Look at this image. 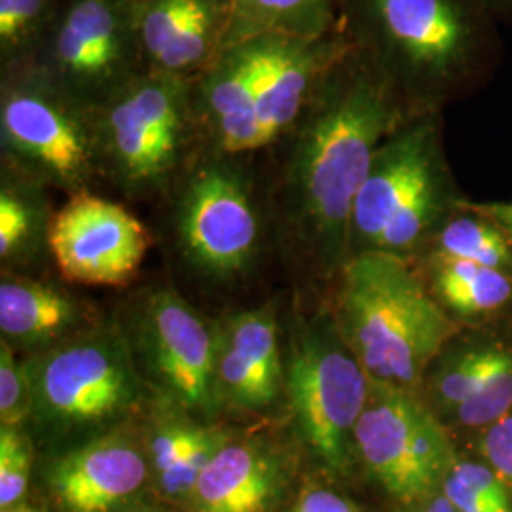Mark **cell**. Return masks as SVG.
I'll use <instances>...</instances> for the list:
<instances>
[{
    "instance_id": "cell-10",
    "label": "cell",
    "mask_w": 512,
    "mask_h": 512,
    "mask_svg": "<svg viewBox=\"0 0 512 512\" xmlns=\"http://www.w3.org/2000/svg\"><path fill=\"white\" fill-rule=\"evenodd\" d=\"M33 416L55 429L99 425L126 416L141 401V382L124 346L86 336L27 363Z\"/></svg>"
},
{
    "instance_id": "cell-6",
    "label": "cell",
    "mask_w": 512,
    "mask_h": 512,
    "mask_svg": "<svg viewBox=\"0 0 512 512\" xmlns=\"http://www.w3.org/2000/svg\"><path fill=\"white\" fill-rule=\"evenodd\" d=\"M0 145L29 175L88 190L101 165L95 112L59 92L33 67L0 76Z\"/></svg>"
},
{
    "instance_id": "cell-29",
    "label": "cell",
    "mask_w": 512,
    "mask_h": 512,
    "mask_svg": "<svg viewBox=\"0 0 512 512\" xmlns=\"http://www.w3.org/2000/svg\"><path fill=\"white\" fill-rule=\"evenodd\" d=\"M33 416V387L27 365H21L2 340L0 346V421L2 427L18 429Z\"/></svg>"
},
{
    "instance_id": "cell-21",
    "label": "cell",
    "mask_w": 512,
    "mask_h": 512,
    "mask_svg": "<svg viewBox=\"0 0 512 512\" xmlns=\"http://www.w3.org/2000/svg\"><path fill=\"white\" fill-rule=\"evenodd\" d=\"M73 300L48 285L33 281H2L0 329L19 344H42L74 323Z\"/></svg>"
},
{
    "instance_id": "cell-3",
    "label": "cell",
    "mask_w": 512,
    "mask_h": 512,
    "mask_svg": "<svg viewBox=\"0 0 512 512\" xmlns=\"http://www.w3.org/2000/svg\"><path fill=\"white\" fill-rule=\"evenodd\" d=\"M336 325L372 385L410 393L458 334L404 256L385 251L349 255Z\"/></svg>"
},
{
    "instance_id": "cell-24",
    "label": "cell",
    "mask_w": 512,
    "mask_h": 512,
    "mask_svg": "<svg viewBox=\"0 0 512 512\" xmlns=\"http://www.w3.org/2000/svg\"><path fill=\"white\" fill-rule=\"evenodd\" d=\"M57 14V0H0L2 73L27 67L35 61Z\"/></svg>"
},
{
    "instance_id": "cell-2",
    "label": "cell",
    "mask_w": 512,
    "mask_h": 512,
    "mask_svg": "<svg viewBox=\"0 0 512 512\" xmlns=\"http://www.w3.org/2000/svg\"><path fill=\"white\" fill-rule=\"evenodd\" d=\"M338 29L412 114L482 92L503 59L501 25L482 0H338Z\"/></svg>"
},
{
    "instance_id": "cell-11",
    "label": "cell",
    "mask_w": 512,
    "mask_h": 512,
    "mask_svg": "<svg viewBox=\"0 0 512 512\" xmlns=\"http://www.w3.org/2000/svg\"><path fill=\"white\" fill-rule=\"evenodd\" d=\"M236 158L211 150L184 179L175 205V230L184 255L213 274L243 270L260 238L251 179Z\"/></svg>"
},
{
    "instance_id": "cell-18",
    "label": "cell",
    "mask_w": 512,
    "mask_h": 512,
    "mask_svg": "<svg viewBox=\"0 0 512 512\" xmlns=\"http://www.w3.org/2000/svg\"><path fill=\"white\" fill-rule=\"evenodd\" d=\"M279 469L274 456L251 442H224L194 490L198 512H266Z\"/></svg>"
},
{
    "instance_id": "cell-38",
    "label": "cell",
    "mask_w": 512,
    "mask_h": 512,
    "mask_svg": "<svg viewBox=\"0 0 512 512\" xmlns=\"http://www.w3.org/2000/svg\"><path fill=\"white\" fill-rule=\"evenodd\" d=\"M6 512V511H4ZM8 512H37L33 511V509H29V507H23V505H19V507H14V509H8Z\"/></svg>"
},
{
    "instance_id": "cell-26",
    "label": "cell",
    "mask_w": 512,
    "mask_h": 512,
    "mask_svg": "<svg viewBox=\"0 0 512 512\" xmlns=\"http://www.w3.org/2000/svg\"><path fill=\"white\" fill-rule=\"evenodd\" d=\"M446 495L459 512H512V492L480 459L456 458L442 482Z\"/></svg>"
},
{
    "instance_id": "cell-23",
    "label": "cell",
    "mask_w": 512,
    "mask_h": 512,
    "mask_svg": "<svg viewBox=\"0 0 512 512\" xmlns=\"http://www.w3.org/2000/svg\"><path fill=\"white\" fill-rule=\"evenodd\" d=\"M431 255L465 260L512 275V241L509 236L461 200L458 209L433 234Z\"/></svg>"
},
{
    "instance_id": "cell-5",
    "label": "cell",
    "mask_w": 512,
    "mask_h": 512,
    "mask_svg": "<svg viewBox=\"0 0 512 512\" xmlns=\"http://www.w3.org/2000/svg\"><path fill=\"white\" fill-rule=\"evenodd\" d=\"M101 165L129 192L169 183L200 133L192 78L145 71L95 112Z\"/></svg>"
},
{
    "instance_id": "cell-28",
    "label": "cell",
    "mask_w": 512,
    "mask_h": 512,
    "mask_svg": "<svg viewBox=\"0 0 512 512\" xmlns=\"http://www.w3.org/2000/svg\"><path fill=\"white\" fill-rule=\"evenodd\" d=\"M224 442L226 440L220 433L209 431V429H198L196 437L181 461L164 475L158 476L162 492L171 499L192 497L205 467L211 463V459Z\"/></svg>"
},
{
    "instance_id": "cell-13",
    "label": "cell",
    "mask_w": 512,
    "mask_h": 512,
    "mask_svg": "<svg viewBox=\"0 0 512 512\" xmlns=\"http://www.w3.org/2000/svg\"><path fill=\"white\" fill-rule=\"evenodd\" d=\"M145 340L152 370L186 410L213 414L220 401L219 338L179 294L160 291L148 300Z\"/></svg>"
},
{
    "instance_id": "cell-8",
    "label": "cell",
    "mask_w": 512,
    "mask_h": 512,
    "mask_svg": "<svg viewBox=\"0 0 512 512\" xmlns=\"http://www.w3.org/2000/svg\"><path fill=\"white\" fill-rule=\"evenodd\" d=\"M370 389L336 321L317 319L294 334L287 365L294 421L311 452L334 471L348 469Z\"/></svg>"
},
{
    "instance_id": "cell-17",
    "label": "cell",
    "mask_w": 512,
    "mask_h": 512,
    "mask_svg": "<svg viewBox=\"0 0 512 512\" xmlns=\"http://www.w3.org/2000/svg\"><path fill=\"white\" fill-rule=\"evenodd\" d=\"M217 382L220 401L243 410H262L275 403L283 368L274 311H245L228 321L219 334Z\"/></svg>"
},
{
    "instance_id": "cell-32",
    "label": "cell",
    "mask_w": 512,
    "mask_h": 512,
    "mask_svg": "<svg viewBox=\"0 0 512 512\" xmlns=\"http://www.w3.org/2000/svg\"><path fill=\"white\" fill-rule=\"evenodd\" d=\"M478 459L484 461L512 492V410L490 427L478 431Z\"/></svg>"
},
{
    "instance_id": "cell-22",
    "label": "cell",
    "mask_w": 512,
    "mask_h": 512,
    "mask_svg": "<svg viewBox=\"0 0 512 512\" xmlns=\"http://www.w3.org/2000/svg\"><path fill=\"white\" fill-rule=\"evenodd\" d=\"M433 294L459 317H486L512 304V275L465 260L431 255Z\"/></svg>"
},
{
    "instance_id": "cell-19",
    "label": "cell",
    "mask_w": 512,
    "mask_h": 512,
    "mask_svg": "<svg viewBox=\"0 0 512 512\" xmlns=\"http://www.w3.org/2000/svg\"><path fill=\"white\" fill-rule=\"evenodd\" d=\"M336 29L338 0H226L220 52L266 35L321 38Z\"/></svg>"
},
{
    "instance_id": "cell-37",
    "label": "cell",
    "mask_w": 512,
    "mask_h": 512,
    "mask_svg": "<svg viewBox=\"0 0 512 512\" xmlns=\"http://www.w3.org/2000/svg\"><path fill=\"white\" fill-rule=\"evenodd\" d=\"M421 511L420 512H459L454 505H452V501L446 497L444 494H435L433 497H429L427 501H423L420 503Z\"/></svg>"
},
{
    "instance_id": "cell-30",
    "label": "cell",
    "mask_w": 512,
    "mask_h": 512,
    "mask_svg": "<svg viewBox=\"0 0 512 512\" xmlns=\"http://www.w3.org/2000/svg\"><path fill=\"white\" fill-rule=\"evenodd\" d=\"M40 209L31 196L8 183L0 192V255H14L37 230Z\"/></svg>"
},
{
    "instance_id": "cell-36",
    "label": "cell",
    "mask_w": 512,
    "mask_h": 512,
    "mask_svg": "<svg viewBox=\"0 0 512 512\" xmlns=\"http://www.w3.org/2000/svg\"><path fill=\"white\" fill-rule=\"evenodd\" d=\"M499 25L512 27V0H482Z\"/></svg>"
},
{
    "instance_id": "cell-31",
    "label": "cell",
    "mask_w": 512,
    "mask_h": 512,
    "mask_svg": "<svg viewBox=\"0 0 512 512\" xmlns=\"http://www.w3.org/2000/svg\"><path fill=\"white\" fill-rule=\"evenodd\" d=\"M31 448L16 429L0 431V507L14 509L29 486Z\"/></svg>"
},
{
    "instance_id": "cell-16",
    "label": "cell",
    "mask_w": 512,
    "mask_h": 512,
    "mask_svg": "<svg viewBox=\"0 0 512 512\" xmlns=\"http://www.w3.org/2000/svg\"><path fill=\"white\" fill-rule=\"evenodd\" d=\"M147 473V459L131 440L107 435L57 459L50 486L71 511L107 512L137 494Z\"/></svg>"
},
{
    "instance_id": "cell-1",
    "label": "cell",
    "mask_w": 512,
    "mask_h": 512,
    "mask_svg": "<svg viewBox=\"0 0 512 512\" xmlns=\"http://www.w3.org/2000/svg\"><path fill=\"white\" fill-rule=\"evenodd\" d=\"M412 116L418 114L404 107L370 59L351 46L281 137L289 141L283 177L287 219L329 264L349 255L353 205L378 148Z\"/></svg>"
},
{
    "instance_id": "cell-14",
    "label": "cell",
    "mask_w": 512,
    "mask_h": 512,
    "mask_svg": "<svg viewBox=\"0 0 512 512\" xmlns=\"http://www.w3.org/2000/svg\"><path fill=\"white\" fill-rule=\"evenodd\" d=\"M351 48L340 29L321 38L258 37L256 122L260 148L275 145L310 103L330 67Z\"/></svg>"
},
{
    "instance_id": "cell-25",
    "label": "cell",
    "mask_w": 512,
    "mask_h": 512,
    "mask_svg": "<svg viewBox=\"0 0 512 512\" xmlns=\"http://www.w3.org/2000/svg\"><path fill=\"white\" fill-rule=\"evenodd\" d=\"M211 0H135L137 35L147 71H158L190 21Z\"/></svg>"
},
{
    "instance_id": "cell-15",
    "label": "cell",
    "mask_w": 512,
    "mask_h": 512,
    "mask_svg": "<svg viewBox=\"0 0 512 512\" xmlns=\"http://www.w3.org/2000/svg\"><path fill=\"white\" fill-rule=\"evenodd\" d=\"M258 38L222 50L192 78L200 133L211 150L241 156L262 150L256 122Z\"/></svg>"
},
{
    "instance_id": "cell-33",
    "label": "cell",
    "mask_w": 512,
    "mask_h": 512,
    "mask_svg": "<svg viewBox=\"0 0 512 512\" xmlns=\"http://www.w3.org/2000/svg\"><path fill=\"white\" fill-rule=\"evenodd\" d=\"M198 429L200 427L186 425L179 421L164 423L156 429V433L150 439V459L156 475H164L181 461L196 437Z\"/></svg>"
},
{
    "instance_id": "cell-34",
    "label": "cell",
    "mask_w": 512,
    "mask_h": 512,
    "mask_svg": "<svg viewBox=\"0 0 512 512\" xmlns=\"http://www.w3.org/2000/svg\"><path fill=\"white\" fill-rule=\"evenodd\" d=\"M293 512H357L353 503L325 488H310L300 495Z\"/></svg>"
},
{
    "instance_id": "cell-27",
    "label": "cell",
    "mask_w": 512,
    "mask_h": 512,
    "mask_svg": "<svg viewBox=\"0 0 512 512\" xmlns=\"http://www.w3.org/2000/svg\"><path fill=\"white\" fill-rule=\"evenodd\" d=\"M512 410V357L448 420L463 429L482 431Z\"/></svg>"
},
{
    "instance_id": "cell-12",
    "label": "cell",
    "mask_w": 512,
    "mask_h": 512,
    "mask_svg": "<svg viewBox=\"0 0 512 512\" xmlns=\"http://www.w3.org/2000/svg\"><path fill=\"white\" fill-rule=\"evenodd\" d=\"M46 238L65 279L103 287L128 283L150 247L141 220L120 203L99 198L90 190L76 192L55 213Z\"/></svg>"
},
{
    "instance_id": "cell-20",
    "label": "cell",
    "mask_w": 512,
    "mask_h": 512,
    "mask_svg": "<svg viewBox=\"0 0 512 512\" xmlns=\"http://www.w3.org/2000/svg\"><path fill=\"white\" fill-rule=\"evenodd\" d=\"M511 357V344L492 338H473L459 344H448L425 376L429 380L431 410L448 418Z\"/></svg>"
},
{
    "instance_id": "cell-35",
    "label": "cell",
    "mask_w": 512,
    "mask_h": 512,
    "mask_svg": "<svg viewBox=\"0 0 512 512\" xmlns=\"http://www.w3.org/2000/svg\"><path fill=\"white\" fill-rule=\"evenodd\" d=\"M465 205L492 220L512 241V202L475 203L465 200Z\"/></svg>"
},
{
    "instance_id": "cell-9",
    "label": "cell",
    "mask_w": 512,
    "mask_h": 512,
    "mask_svg": "<svg viewBox=\"0 0 512 512\" xmlns=\"http://www.w3.org/2000/svg\"><path fill=\"white\" fill-rule=\"evenodd\" d=\"M355 450L385 492L408 505L439 494L458 458L431 406L416 393L384 385L370 389Z\"/></svg>"
},
{
    "instance_id": "cell-7",
    "label": "cell",
    "mask_w": 512,
    "mask_h": 512,
    "mask_svg": "<svg viewBox=\"0 0 512 512\" xmlns=\"http://www.w3.org/2000/svg\"><path fill=\"white\" fill-rule=\"evenodd\" d=\"M27 67L84 109L97 112L147 71L135 0H67Z\"/></svg>"
},
{
    "instance_id": "cell-4",
    "label": "cell",
    "mask_w": 512,
    "mask_h": 512,
    "mask_svg": "<svg viewBox=\"0 0 512 512\" xmlns=\"http://www.w3.org/2000/svg\"><path fill=\"white\" fill-rule=\"evenodd\" d=\"M442 150V112L412 116L378 148L349 228V255L404 256L429 241L459 207Z\"/></svg>"
}]
</instances>
